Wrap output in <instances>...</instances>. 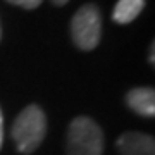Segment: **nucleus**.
Instances as JSON below:
<instances>
[{
    "mask_svg": "<svg viewBox=\"0 0 155 155\" xmlns=\"http://www.w3.org/2000/svg\"><path fill=\"white\" fill-rule=\"evenodd\" d=\"M47 134V116L38 105H28L19 112L12 124V138L21 153L38 148Z\"/></svg>",
    "mask_w": 155,
    "mask_h": 155,
    "instance_id": "nucleus-1",
    "label": "nucleus"
},
{
    "mask_svg": "<svg viewBox=\"0 0 155 155\" xmlns=\"http://www.w3.org/2000/svg\"><path fill=\"white\" fill-rule=\"evenodd\" d=\"M104 133L93 119L79 116L67 129V155H102Z\"/></svg>",
    "mask_w": 155,
    "mask_h": 155,
    "instance_id": "nucleus-2",
    "label": "nucleus"
},
{
    "mask_svg": "<svg viewBox=\"0 0 155 155\" xmlns=\"http://www.w3.org/2000/svg\"><path fill=\"white\" fill-rule=\"evenodd\" d=\"M71 35L74 45L79 50H93L102 38V16L98 7L93 4L81 7L71 21Z\"/></svg>",
    "mask_w": 155,
    "mask_h": 155,
    "instance_id": "nucleus-3",
    "label": "nucleus"
},
{
    "mask_svg": "<svg viewBox=\"0 0 155 155\" xmlns=\"http://www.w3.org/2000/svg\"><path fill=\"white\" fill-rule=\"evenodd\" d=\"M117 150L121 155H155V140L145 133H124L117 140Z\"/></svg>",
    "mask_w": 155,
    "mask_h": 155,
    "instance_id": "nucleus-4",
    "label": "nucleus"
},
{
    "mask_svg": "<svg viewBox=\"0 0 155 155\" xmlns=\"http://www.w3.org/2000/svg\"><path fill=\"white\" fill-rule=\"evenodd\" d=\"M129 109L138 112L140 116L153 117L155 116V91L153 88L141 86V88L131 90L126 97Z\"/></svg>",
    "mask_w": 155,
    "mask_h": 155,
    "instance_id": "nucleus-5",
    "label": "nucleus"
},
{
    "mask_svg": "<svg viewBox=\"0 0 155 155\" xmlns=\"http://www.w3.org/2000/svg\"><path fill=\"white\" fill-rule=\"evenodd\" d=\"M143 7H145V0H119L114 7L112 19L117 24H127V22L134 21L140 16Z\"/></svg>",
    "mask_w": 155,
    "mask_h": 155,
    "instance_id": "nucleus-6",
    "label": "nucleus"
},
{
    "mask_svg": "<svg viewBox=\"0 0 155 155\" xmlns=\"http://www.w3.org/2000/svg\"><path fill=\"white\" fill-rule=\"evenodd\" d=\"M7 2L12 4V5H19V7H22V9L31 11V9H36L43 0H7Z\"/></svg>",
    "mask_w": 155,
    "mask_h": 155,
    "instance_id": "nucleus-7",
    "label": "nucleus"
},
{
    "mask_svg": "<svg viewBox=\"0 0 155 155\" xmlns=\"http://www.w3.org/2000/svg\"><path fill=\"white\" fill-rule=\"evenodd\" d=\"M2 143H4V114L0 109V148H2Z\"/></svg>",
    "mask_w": 155,
    "mask_h": 155,
    "instance_id": "nucleus-8",
    "label": "nucleus"
},
{
    "mask_svg": "<svg viewBox=\"0 0 155 155\" xmlns=\"http://www.w3.org/2000/svg\"><path fill=\"white\" fill-rule=\"evenodd\" d=\"M153 54H155V45L152 43V47H150V62H152V64L155 62V55H153Z\"/></svg>",
    "mask_w": 155,
    "mask_h": 155,
    "instance_id": "nucleus-9",
    "label": "nucleus"
},
{
    "mask_svg": "<svg viewBox=\"0 0 155 155\" xmlns=\"http://www.w3.org/2000/svg\"><path fill=\"white\" fill-rule=\"evenodd\" d=\"M52 2H54L55 5H66V4L69 2V0H52Z\"/></svg>",
    "mask_w": 155,
    "mask_h": 155,
    "instance_id": "nucleus-10",
    "label": "nucleus"
},
{
    "mask_svg": "<svg viewBox=\"0 0 155 155\" xmlns=\"http://www.w3.org/2000/svg\"><path fill=\"white\" fill-rule=\"evenodd\" d=\"M0 38H2V29H0Z\"/></svg>",
    "mask_w": 155,
    "mask_h": 155,
    "instance_id": "nucleus-11",
    "label": "nucleus"
}]
</instances>
